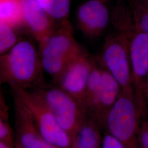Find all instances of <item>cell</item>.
Listing matches in <instances>:
<instances>
[{"instance_id":"6da1fadb","label":"cell","mask_w":148,"mask_h":148,"mask_svg":"<svg viewBox=\"0 0 148 148\" xmlns=\"http://www.w3.org/2000/svg\"><path fill=\"white\" fill-rule=\"evenodd\" d=\"M38 50L30 41L21 40L0 56V82L10 88L33 90L46 84Z\"/></svg>"},{"instance_id":"7a4b0ae2","label":"cell","mask_w":148,"mask_h":148,"mask_svg":"<svg viewBox=\"0 0 148 148\" xmlns=\"http://www.w3.org/2000/svg\"><path fill=\"white\" fill-rule=\"evenodd\" d=\"M38 44V52L44 71L54 82L68 64L85 49L74 37L69 20L58 23L48 37Z\"/></svg>"},{"instance_id":"3957f363","label":"cell","mask_w":148,"mask_h":148,"mask_svg":"<svg viewBox=\"0 0 148 148\" xmlns=\"http://www.w3.org/2000/svg\"><path fill=\"white\" fill-rule=\"evenodd\" d=\"M99 62L118 82L122 93L135 102L131 82L130 40L118 32L109 34L105 39Z\"/></svg>"},{"instance_id":"277c9868","label":"cell","mask_w":148,"mask_h":148,"mask_svg":"<svg viewBox=\"0 0 148 148\" xmlns=\"http://www.w3.org/2000/svg\"><path fill=\"white\" fill-rule=\"evenodd\" d=\"M140 119L134 101L121 92L106 117L104 131L115 138L124 148H141Z\"/></svg>"},{"instance_id":"5b68a950","label":"cell","mask_w":148,"mask_h":148,"mask_svg":"<svg viewBox=\"0 0 148 148\" xmlns=\"http://www.w3.org/2000/svg\"><path fill=\"white\" fill-rule=\"evenodd\" d=\"M32 90L47 106L59 125L72 140L80 122L87 113L82 106L72 96L54 84H46Z\"/></svg>"},{"instance_id":"8992f818","label":"cell","mask_w":148,"mask_h":148,"mask_svg":"<svg viewBox=\"0 0 148 148\" xmlns=\"http://www.w3.org/2000/svg\"><path fill=\"white\" fill-rule=\"evenodd\" d=\"M11 90L12 95L17 96L27 106L47 142L57 148H73L69 134L60 127L47 106L33 91L16 88Z\"/></svg>"},{"instance_id":"52a82bcc","label":"cell","mask_w":148,"mask_h":148,"mask_svg":"<svg viewBox=\"0 0 148 148\" xmlns=\"http://www.w3.org/2000/svg\"><path fill=\"white\" fill-rule=\"evenodd\" d=\"M130 57L135 104L143 118L148 114L144 96L148 75V35L137 26L130 40Z\"/></svg>"},{"instance_id":"ba28073f","label":"cell","mask_w":148,"mask_h":148,"mask_svg":"<svg viewBox=\"0 0 148 148\" xmlns=\"http://www.w3.org/2000/svg\"><path fill=\"white\" fill-rule=\"evenodd\" d=\"M95 61L85 50L68 64L53 82L74 98L84 109L87 83Z\"/></svg>"},{"instance_id":"9c48e42d","label":"cell","mask_w":148,"mask_h":148,"mask_svg":"<svg viewBox=\"0 0 148 148\" xmlns=\"http://www.w3.org/2000/svg\"><path fill=\"white\" fill-rule=\"evenodd\" d=\"M12 96L14 106L15 145L21 148H57L44 139L27 106L17 96Z\"/></svg>"},{"instance_id":"30bf717a","label":"cell","mask_w":148,"mask_h":148,"mask_svg":"<svg viewBox=\"0 0 148 148\" xmlns=\"http://www.w3.org/2000/svg\"><path fill=\"white\" fill-rule=\"evenodd\" d=\"M109 11L101 0H88L79 5L76 14L78 28L86 37L95 38L106 30L110 21Z\"/></svg>"},{"instance_id":"8fae6325","label":"cell","mask_w":148,"mask_h":148,"mask_svg":"<svg viewBox=\"0 0 148 148\" xmlns=\"http://www.w3.org/2000/svg\"><path fill=\"white\" fill-rule=\"evenodd\" d=\"M121 92L118 82L104 68L99 87L87 111V114L95 119L103 131L106 117Z\"/></svg>"},{"instance_id":"7c38bea8","label":"cell","mask_w":148,"mask_h":148,"mask_svg":"<svg viewBox=\"0 0 148 148\" xmlns=\"http://www.w3.org/2000/svg\"><path fill=\"white\" fill-rule=\"evenodd\" d=\"M25 29L38 43L55 30L58 23L35 0H21Z\"/></svg>"},{"instance_id":"4fadbf2b","label":"cell","mask_w":148,"mask_h":148,"mask_svg":"<svg viewBox=\"0 0 148 148\" xmlns=\"http://www.w3.org/2000/svg\"><path fill=\"white\" fill-rule=\"evenodd\" d=\"M103 131L94 117L86 113L72 138L73 148H101Z\"/></svg>"},{"instance_id":"5bb4252c","label":"cell","mask_w":148,"mask_h":148,"mask_svg":"<svg viewBox=\"0 0 148 148\" xmlns=\"http://www.w3.org/2000/svg\"><path fill=\"white\" fill-rule=\"evenodd\" d=\"M0 23L7 24L17 30L25 29L21 0H0Z\"/></svg>"},{"instance_id":"9a60e30c","label":"cell","mask_w":148,"mask_h":148,"mask_svg":"<svg viewBox=\"0 0 148 148\" xmlns=\"http://www.w3.org/2000/svg\"><path fill=\"white\" fill-rule=\"evenodd\" d=\"M57 23L68 19L70 0H35Z\"/></svg>"},{"instance_id":"2e32d148","label":"cell","mask_w":148,"mask_h":148,"mask_svg":"<svg viewBox=\"0 0 148 148\" xmlns=\"http://www.w3.org/2000/svg\"><path fill=\"white\" fill-rule=\"evenodd\" d=\"M0 142L13 145L16 142L15 132L9 120V108L2 93L0 99Z\"/></svg>"},{"instance_id":"e0dca14e","label":"cell","mask_w":148,"mask_h":148,"mask_svg":"<svg viewBox=\"0 0 148 148\" xmlns=\"http://www.w3.org/2000/svg\"><path fill=\"white\" fill-rule=\"evenodd\" d=\"M130 7L136 25L148 35V0H131Z\"/></svg>"},{"instance_id":"ac0fdd59","label":"cell","mask_w":148,"mask_h":148,"mask_svg":"<svg viewBox=\"0 0 148 148\" xmlns=\"http://www.w3.org/2000/svg\"><path fill=\"white\" fill-rule=\"evenodd\" d=\"M17 31L7 24L0 23V55L9 51L21 40L18 37Z\"/></svg>"},{"instance_id":"d6986e66","label":"cell","mask_w":148,"mask_h":148,"mask_svg":"<svg viewBox=\"0 0 148 148\" xmlns=\"http://www.w3.org/2000/svg\"><path fill=\"white\" fill-rule=\"evenodd\" d=\"M101 148H124L117 139L109 133L104 132Z\"/></svg>"},{"instance_id":"ffe728a7","label":"cell","mask_w":148,"mask_h":148,"mask_svg":"<svg viewBox=\"0 0 148 148\" xmlns=\"http://www.w3.org/2000/svg\"><path fill=\"white\" fill-rule=\"evenodd\" d=\"M139 140L141 148H148V120H144L140 123Z\"/></svg>"},{"instance_id":"44dd1931","label":"cell","mask_w":148,"mask_h":148,"mask_svg":"<svg viewBox=\"0 0 148 148\" xmlns=\"http://www.w3.org/2000/svg\"><path fill=\"white\" fill-rule=\"evenodd\" d=\"M144 96H145V101H146L147 106L148 109V75L146 84H145V90H144Z\"/></svg>"},{"instance_id":"7402d4cb","label":"cell","mask_w":148,"mask_h":148,"mask_svg":"<svg viewBox=\"0 0 148 148\" xmlns=\"http://www.w3.org/2000/svg\"><path fill=\"white\" fill-rule=\"evenodd\" d=\"M0 148H16V147L15 145L3 142H0Z\"/></svg>"},{"instance_id":"603a6c76","label":"cell","mask_w":148,"mask_h":148,"mask_svg":"<svg viewBox=\"0 0 148 148\" xmlns=\"http://www.w3.org/2000/svg\"><path fill=\"white\" fill-rule=\"evenodd\" d=\"M15 147H16V148H21L20 147H18V146H16V145H15Z\"/></svg>"},{"instance_id":"cb8c5ba5","label":"cell","mask_w":148,"mask_h":148,"mask_svg":"<svg viewBox=\"0 0 148 148\" xmlns=\"http://www.w3.org/2000/svg\"><path fill=\"white\" fill-rule=\"evenodd\" d=\"M101 1H104V0H101Z\"/></svg>"}]
</instances>
